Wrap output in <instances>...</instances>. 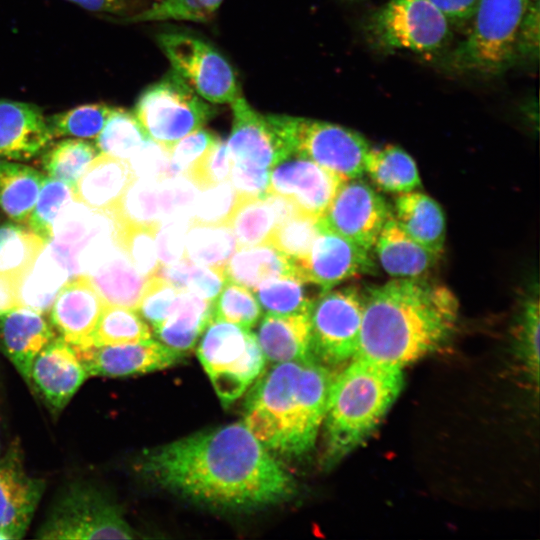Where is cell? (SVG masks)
<instances>
[{"mask_svg":"<svg viewBox=\"0 0 540 540\" xmlns=\"http://www.w3.org/2000/svg\"><path fill=\"white\" fill-rule=\"evenodd\" d=\"M138 470L187 501L220 511H248L290 499L296 485L244 423L201 430L144 450Z\"/></svg>","mask_w":540,"mask_h":540,"instance_id":"6da1fadb","label":"cell"},{"mask_svg":"<svg viewBox=\"0 0 540 540\" xmlns=\"http://www.w3.org/2000/svg\"><path fill=\"white\" fill-rule=\"evenodd\" d=\"M458 309L450 289L421 278H394L373 287L363 296L355 356L403 369L450 338Z\"/></svg>","mask_w":540,"mask_h":540,"instance_id":"7a4b0ae2","label":"cell"},{"mask_svg":"<svg viewBox=\"0 0 540 540\" xmlns=\"http://www.w3.org/2000/svg\"><path fill=\"white\" fill-rule=\"evenodd\" d=\"M333 377L316 360L276 363L253 386L244 424L272 454H307L323 424Z\"/></svg>","mask_w":540,"mask_h":540,"instance_id":"3957f363","label":"cell"},{"mask_svg":"<svg viewBox=\"0 0 540 540\" xmlns=\"http://www.w3.org/2000/svg\"><path fill=\"white\" fill-rule=\"evenodd\" d=\"M403 369L353 357L331 382L323 424L325 461H339L375 430L403 387Z\"/></svg>","mask_w":540,"mask_h":540,"instance_id":"277c9868","label":"cell"},{"mask_svg":"<svg viewBox=\"0 0 540 540\" xmlns=\"http://www.w3.org/2000/svg\"><path fill=\"white\" fill-rule=\"evenodd\" d=\"M532 0H479L466 37L447 57L459 73L497 75L516 63V43Z\"/></svg>","mask_w":540,"mask_h":540,"instance_id":"5b68a950","label":"cell"},{"mask_svg":"<svg viewBox=\"0 0 540 540\" xmlns=\"http://www.w3.org/2000/svg\"><path fill=\"white\" fill-rule=\"evenodd\" d=\"M197 356L224 405L238 399L260 376L265 365L255 333L215 319L202 333Z\"/></svg>","mask_w":540,"mask_h":540,"instance_id":"8992f818","label":"cell"},{"mask_svg":"<svg viewBox=\"0 0 540 540\" xmlns=\"http://www.w3.org/2000/svg\"><path fill=\"white\" fill-rule=\"evenodd\" d=\"M38 539H132L135 531L120 506L100 488L76 483L52 504L36 533Z\"/></svg>","mask_w":540,"mask_h":540,"instance_id":"52a82bcc","label":"cell"},{"mask_svg":"<svg viewBox=\"0 0 540 540\" xmlns=\"http://www.w3.org/2000/svg\"><path fill=\"white\" fill-rule=\"evenodd\" d=\"M216 114L174 70L139 96L134 115L148 136L168 150L187 134L202 128Z\"/></svg>","mask_w":540,"mask_h":540,"instance_id":"ba28073f","label":"cell"},{"mask_svg":"<svg viewBox=\"0 0 540 540\" xmlns=\"http://www.w3.org/2000/svg\"><path fill=\"white\" fill-rule=\"evenodd\" d=\"M451 24L427 0H388L368 18L366 33L379 50L436 53L450 41Z\"/></svg>","mask_w":540,"mask_h":540,"instance_id":"9c48e42d","label":"cell"},{"mask_svg":"<svg viewBox=\"0 0 540 540\" xmlns=\"http://www.w3.org/2000/svg\"><path fill=\"white\" fill-rule=\"evenodd\" d=\"M292 149L345 180L360 178L370 146L358 132L333 123L304 117L269 114Z\"/></svg>","mask_w":540,"mask_h":540,"instance_id":"30bf717a","label":"cell"},{"mask_svg":"<svg viewBox=\"0 0 540 540\" xmlns=\"http://www.w3.org/2000/svg\"><path fill=\"white\" fill-rule=\"evenodd\" d=\"M363 296L356 288L329 289L312 300L309 309L314 359L327 364L351 360L357 353Z\"/></svg>","mask_w":540,"mask_h":540,"instance_id":"8fae6325","label":"cell"},{"mask_svg":"<svg viewBox=\"0 0 540 540\" xmlns=\"http://www.w3.org/2000/svg\"><path fill=\"white\" fill-rule=\"evenodd\" d=\"M173 70L211 104H231L241 96L230 63L210 44L189 34L169 32L157 38Z\"/></svg>","mask_w":540,"mask_h":540,"instance_id":"7c38bea8","label":"cell"},{"mask_svg":"<svg viewBox=\"0 0 540 540\" xmlns=\"http://www.w3.org/2000/svg\"><path fill=\"white\" fill-rule=\"evenodd\" d=\"M391 213L375 189L355 178L341 185L318 225L370 251Z\"/></svg>","mask_w":540,"mask_h":540,"instance_id":"4fadbf2b","label":"cell"},{"mask_svg":"<svg viewBox=\"0 0 540 540\" xmlns=\"http://www.w3.org/2000/svg\"><path fill=\"white\" fill-rule=\"evenodd\" d=\"M233 121L226 142L233 163L271 170L292 155V149L269 115L256 111L241 96L231 104Z\"/></svg>","mask_w":540,"mask_h":540,"instance_id":"5bb4252c","label":"cell"},{"mask_svg":"<svg viewBox=\"0 0 540 540\" xmlns=\"http://www.w3.org/2000/svg\"><path fill=\"white\" fill-rule=\"evenodd\" d=\"M294 261L300 279L321 291L374 269L369 250L321 227L307 254Z\"/></svg>","mask_w":540,"mask_h":540,"instance_id":"9a60e30c","label":"cell"},{"mask_svg":"<svg viewBox=\"0 0 540 540\" xmlns=\"http://www.w3.org/2000/svg\"><path fill=\"white\" fill-rule=\"evenodd\" d=\"M345 181L311 160L291 155L271 169L268 193L284 197L298 212L319 219Z\"/></svg>","mask_w":540,"mask_h":540,"instance_id":"2e32d148","label":"cell"},{"mask_svg":"<svg viewBox=\"0 0 540 540\" xmlns=\"http://www.w3.org/2000/svg\"><path fill=\"white\" fill-rule=\"evenodd\" d=\"M88 376L122 377L166 369L183 353L158 340L87 347H72Z\"/></svg>","mask_w":540,"mask_h":540,"instance_id":"e0dca14e","label":"cell"},{"mask_svg":"<svg viewBox=\"0 0 540 540\" xmlns=\"http://www.w3.org/2000/svg\"><path fill=\"white\" fill-rule=\"evenodd\" d=\"M44 488L43 479L26 473L18 451L0 458V539L24 536Z\"/></svg>","mask_w":540,"mask_h":540,"instance_id":"ac0fdd59","label":"cell"},{"mask_svg":"<svg viewBox=\"0 0 540 540\" xmlns=\"http://www.w3.org/2000/svg\"><path fill=\"white\" fill-rule=\"evenodd\" d=\"M104 307L89 277L78 274L59 290L49 310L51 326L72 347L90 346Z\"/></svg>","mask_w":540,"mask_h":540,"instance_id":"d6986e66","label":"cell"},{"mask_svg":"<svg viewBox=\"0 0 540 540\" xmlns=\"http://www.w3.org/2000/svg\"><path fill=\"white\" fill-rule=\"evenodd\" d=\"M74 349L56 336L35 357L30 386L53 411H61L88 378Z\"/></svg>","mask_w":540,"mask_h":540,"instance_id":"ffe728a7","label":"cell"},{"mask_svg":"<svg viewBox=\"0 0 540 540\" xmlns=\"http://www.w3.org/2000/svg\"><path fill=\"white\" fill-rule=\"evenodd\" d=\"M52 140L38 106L0 99V160L29 161L41 155Z\"/></svg>","mask_w":540,"mask_h":540,"instance_id":"44dd1931","label":"cell"},{"mask_svg":"<svg viewBox=\"0 0 540 540\" xmlns=\"http://www.w3.org/2000/svg\"><path fill=\"white\" fill-rule=\"evenodd\" d=\"M55 337L43 314L30 308L19 306L0 316V347L29 386L35 357Z\"/></svg>","mask_w":540,"mask_h":540,"instance_id":"7402d4cb","label":"cell"},{"mask_svg":"<svg viewBox=\"0 0 540 540\" xmlns=\"http://www.w3.org/2000/svg\"><path fill=\"white\" fill-rule=\"evenodd\" d=\"M134 179L127 161L99 153L79 177L72 198L91 210L109 213Z\"/></svg>","mask_w":540,"mask_h":540,"instance_id":"603a6c76","label":"cell"},{"mask_svg":"<svg viewBox=\"0 0 540 540\" xmlns=\"http://www.w3.org/2000/svg\"><path fill=\"white\" fill-rule=\"evenodd\" d=\"M265 359L274 363L315 360L309 313L265 314L256 334Z\"/></svg>","mask_w":540,"mask_h":540,"instance_id":"cb8c5ba5","label":"cell"},{"mask_svg":"<svg viewBox=\"0 0 540 540\" xmlns=\"http://www.w3.org/2000/svg\"><path fill=\"white\" fill-rule=\"evenodd\" d=\"M373 248L381 267L393 278H421L434 266L440 255L411 238L393 213L385 222Z\"/></svg>","mask_w":540,"mask_h":540,"instance_id":"d4e9b609","label":"cell"},{"mask_svg":"<svg viewBox=\"0 0 540 540\" xmlns=\"http://www.w3.org/2000/svg\"><path fill=\"white\" fill-rule=\"evenodd\" d=\"M87 276L105 305L135 311L148 280L134 269L118 245Z\"/></svg>","mask_w":540,"mask_h":540,"instance_id":"484cf974","label":"cell"},{"mask_svg":"<svg viewBox=\"0 0 540 540\" xmlns=\"http://www.w3.org/2000/svg\"><path fill=\"white\" fill-rule=\"evenodd\" d=\"M296 211L289 200L276 194L239 198L230 221L238 247L266 243L275 226Z\"/></svg>","mask_w":540,"mask_h":540,"instance_id":"4316f807","label":"cell"},{"mask_svg":"<svg viewBox=\"0 0 540 540\" xmlns=\"http://www.w3.org/2000/svg\"><path fill=\"white\" fill-rule=\"evenodd\" d=\"M226 280L253 290L265 281L294 276L295 261L268 243L239 247L224 268Z\"/></svg>","mask_w":540,"mask_h":540,"instance_id":"83f0119b","label":"cell"},{"mask_svg":"<svg viewBox=\"0 0 540 540\" xmlns=\"http://www.w3.org/2000/svg\"><path fill=\"white\" fill-rule=\"evenodd\" d=\"M395 211V219L411 238L441 254L446 221L442 208L433 198L415 190L400 193L395 200Z\"/></svg>","mask_w":540,"mask_h":540,"instance_id":"f1b7e54d","label":"cell"},{"mask_svg":"<svg viewBox=\"0 0 540 540\" xmlns=\"http://www.w3.org/2000/svg\"><path fill=\"white\" fill-rule=\"evenodd\" d=\"M72 277L69 263L47 243L19 284V306L47 313L61 287Z\"/></svg>","mask_w":540,"mask_h":540,"instance_id":"f546056e","label":"cell"},{"mask_svg":"<svg viewBox=\"0 0 540 540\" xmlns=\"http://www.w3.org/2000/svg\"><path fill=\"white\" fill-rule=\"evenodd\" d=\"M214 304L190 292L181 291L173 312L152 329L158 341L177 352L192 349L213 320Z\"/></svg>","mask_w":540,"mask_h":540,"instance_id":"4dcf8cb0","label":"cell"},{"mask_svg":"<svg viewBox=\"0 0 540 540\" xmlns=\"http://www.w3.org/2000/svg\"><path fill=\"white\" fill-rule=\"evenodd\" d=\"M45 177L31 166L0 160V208L13 222L27 224Z\"/></svg>","mask_w":540,"mask_h":540,"instance_id":"1f68e13d","label":"cell"},{"mask_svg":"<svg viewBox=\"0 0 540 540\" xmlns=\"http://www.w3.org/2000/svg\"><path fill=\"white\" fill-rule=\"evenodd\" d=\"M364 172L385 192L400 194L413 191L421 185L413 158L394 145L369 148L364 158Z\"/></svg>","mask_w":540,"mask_h":540,"instance_id":"d6a6232c","label":"cell"},{"mask_svg":"<svg viewBox=\"0 0 540 540\" xmlns=\"http://www.w3.org/2000/svg\"><path fill=\"white\" fill-rule=\"evenodd\" d=\"M229 224L190 223L186 232L185 257L195 264L223 270L238 249Z\"/></svg>","mask_w":540,"mask_h":540,"instance_id":"836d02e7","label":"cell"},{"mask_svg":"<svg viewBox=\"0 0 540 540\" xmlns=\"http://www.w3.org/2000/svg\"><path fill=\"white\" fill-rule=\"evenodd\" d=\"M47 243L26 225L15 222L1 225L0 273L20 284Z\"/></svg>","mask_w":540,"mask_h":540,"instance_id":"e575fe53","label":"cell"},{"mask_svg":"<svg viewBox=\"0 0 540 540\" xmlns=\"http://www.w3.org/2000/svg\"><path fill=\"white\" fill-rule=\"evenodd\" d=\"M98 154L94 143L68 137L44 150L41 167L46 176L62 181L73 189L86 166Z\"/></svg>","mask_w":540,"mask_h":540,"instance_id":"d590c367","label":"cell"},{"mask_svg":"<svg viewBox=\"0 0 540 540\" xmlns=\"http://www.w3.org/2000/svg\"><path fill=\"white\" fill-rule=\"evenodd\" d=\"M108 214L115 225L158 226L162 221L159 182L135 178Z\"/></svg>","mask_w":540,"mask_h":540,"instance_id":"8d00e7d4","label":"cell"},{"mask_svg":"<svg viewBox=\"0 0 540 540\" xmlns=\"http://www.w3.org/2000/svg\"><path fill=\"white\" fill-rule=\"evenodd\" d=\"M150 326L137 311L105 305L91 336V345L135 343L152 338Z\"/></svg>","mask_w":540,"mask_h":540,"instance_id":"74e56055","label":"cell"},{"mask_svg":"<svg viewBox=\"0 0 540 540\" xmlns=\"http://www.w3.org/2000/svg\"><path fill=\"white\" fill-rule=\"evenodd\" d=\"M148 137L134 114L115 108L94 144L99 153L128 161Z\"/></svg>","mask_w":540,"mask_h":540,"instance_id":"f35d334b","label":"cell"},{"mask_svg":"<svg viewBox=\"0 0 540 540\" xmlns=\"http://www.w3.org/2000/svg\"><path fill=\"white\" fill-rule=\"evenodd\" d=\"M155 275L179 291L190 292L212 302L227 281L223 270L195 264L186 257L174 264L159 266Z\"/></svg>","mask_w":540,"mask_h":540,"instance_id":"ab89813d","label":"cell"},{"mask_svg":"<svg viewBox=\"0 0 540 540\" xmlns=\"http://www.w3.org/2000/svg\"><path fill=\"white\" fill-rule=\"evenodd\" d=\"M306 284L297 277L286 276L265 281L252 292L265 314L309 313L312 300L307 295Z\"/></svg>","mask_w":540,"mask_h":540,"instance_id":"60d3db41","label":"cell"},{"mask_svg":"<svg viewBox=\"0 0 540 540\" xmlns=\"http://www.w3.org/2000/svg\"><path fill=\"white\" fill-rule=\"evenodd\" d=\"M114 109L104 103L84 104L51 115L46 118V122L53 139H95Z\"/></svg>","mask_w":540,"mask_h":540,"instance_id":"b9f144b4","label":"cell"},{"mask_svg":"<svg viewBox=\"0 0 540 540\" xmlns=\"http://www.w3.org/2000/svg\"><path fill=\"white\" fill-rule=\"evenodd\" d=\"M158 226L142 224L116 225V243L134 269L149 278L157 272L159 260L156 247Z\"/></svg>","mask_w":540,"mask_h":540,"instance_id":"7bdbcfd3","label":"cell"},{"mask_svg":"<svg viewBox=\"0 0 540 540\" xmlns=\"http://www.w3.org/2000/svg\"><path fill=\"white\" fill-rule=\"evenodd\" d=\"M71 202H73L71 187L46 176L26 226L46 242H50L55 220L62 209Z\"/></svg>","mask_w":540,"mask_h":540,"instance_id":"ee69618b","label":"cell"},{"mask_svg":"<svg viewBox=\"0 0 540 540\" xmlns=\"http://www.w3.org/2000/svg\"><path fill=\"white\" fill-rule=\"evenodd\" d=\"M318 220L296 211L275 226L266 243L293 260L300 259L307 254L319 232Z\"/></svg>","mask_w":540,"mask_h":540,"instance_id":"f6af8a7d","label":"cell"},{"mask_svg":"<svg viewBox=\"0 0 540 540\" xmlns=\"http://www.w3.org/2000/svg\"><path fill=\"white\" fill-rule=\"evenodd\" d=\"M213 319L251 329L260 319L262 309L253 292L232 281H226L213 302Z\"/></svg>","mask_w":540,"mask_h":540,"instance_id":"bcb514c9","label":"cell"},{"mask_svg":"<svg viewBox=\"0 0 540 540\" xmlns=\"http://www.w3.org/2000/svg\"><path fill=\"white\" fill-rule=\"evenodd\" d=\"M239 196L229 180L199 190L191 215L192 223L229 224Z\"/></svg>","mask_w":540,"mask_h":540,"instance_id":"7dc6e473","label":"cell"},{"mask_svg":"<svg viewBox=\"0 0 540 540\" xmlns=\"http://www.w3.org/2000/svg\"><path fill=\"white\" fill-rule=\"evenodd\" d=\"M180 292L161 277L153 275L147 280L137 312L154 329L173 312Z\"/></svg>","mask_w":540,"mask_h":540,"instance_id":"c3c4849f","label":"cell"},{"mask_svg":"<svg viewBox=\"0 0 540 540\" xmlns=\"http://www.w3.org/2000/svg\"><path fill=\"white\" fill-rule=\"evenodd\" d=\"M233 165L226 142L221 139L183 175L199 190L227 181Z\"/></svg>","mask_w":540,"mask_h":540,"instance_id":"681fc988","label":"cell"},{"mask_svg":"<svg viewBox=\"0 0 540 540\" xmlns=\"http://www.w3.org/2000/svg\"><path fill=\"white\" fill-rule=\"evenodd\" d=\"M539 299L537 294L528 297L522 307L518 322V339L521 355L531 379H539Z\"/></svg>","mask_w":540,"mask_h":540,"instance_id":"f907efd6","label":"cell"},{"mask_svg":"<svg viewBox=\"0 0 540 540\" xmlns=\"http://www.w3.org/2000/svg\"><path fill=\"white\" fill-rule=\"evenodd\" d=\"M219 140L216 134L203 127L181 138L168 150V178L183 175Z\"/></svg>","mask_w":540,"mask_h":540,"instance_id":"816d5d0a","label":"cell"},{"mask_svg":"<svg viewBox=\"0 0 540 540\" xmlns=\"http://www.w3.org/2000/svg\"><path fill=\"white\" fill-rule=\"evenodd\" d=\"M159 188L162 221L171 218H188L191 220L194 202L199 189L184 175L160 181Z\"/></svg>","mask_w":540,"mask_h":540,"instance_id":"f5cc1de1","label":"cell"},{"mask_svg":"<svg viewBox=\"0 0 540 540\" xmlns=\"http://www.w3.org/2000/svg\"><path fill=\"white\" fill-rule=\"evenodd\" d=\"M212 18L197 0H157L146 10L130 17L131 22L184 20L205 22Z\"/></svg>","mask_w":540,"mask_h":540,"instance_id":"db71d44e","label":"cell"},{"mask_svg":"<svg viewBox=\"0 0 540 540\" xmlns=\"http://www.w3.org/2000/svg\"><path fill=\"white\" fill-rule=\"evenodd\" d=\"M135 178L160 182L168 178L169 151L148 137L128 159Z\"/></svg>","mask_w":540,"mask_h":540,"instance_id":"11a10c76","label":"cell"},{"mask_svg":"<svg viewBox=\"0 0 540 540\" xmlns=\"http://www.w3.org/2000/svg\"><path fill=\"white\" fill-rule=\"evenodd\" d=\"M190 223L188 218H171L158 225L155 237L159 266L171 265L185 258V239Z\"/></svg>","mask_w":540,"mask_h":540,"instance_id":"9f6ffc18","label":"cell"},{"mask_svg":"<svg viewBox=\"0 0 540 540\" xmlns=\"http://www.w3.org/2000/svg\"><path fill=\"white\" fill-rule=\"evenodd\" d=\"M271 170L233 163L229 181L239 198H258L268 194Z\"/></svg>","mask_w":540,"mask_h":540,"instance_id":"6f0895ef","label":"cell"},{"mask_svg":"<svg viewBox=\"0 0 540 540\" xmlns=\"http://www.w3.org/2000/svg\"><path fill=\"white\" fill-rule=\"evenodd\" d=\"M540 1L532 0L521 23L517 43V60H536L539 54Z\"/></svg>","mask_w":540,"mask_h":540,"instance_id":"680465c9","label":"cell"},{"mask_svg":"<svg viewBox=\"0 0 540 540\" xmlns=\"http://www.w3.org/2000/svg\"><path fill=\"white\" fill-rule=\"evenodd\" d=\"M434 5L451 25L464 26L470 23L479 0H427Z\"/></svg>","mask_w":540,"mask_h":540,"instance_id":"91938a15","label":"cell"},{"mask_svg":"<svg viewBox=\"0 0 540 540\" xmlns=\"http://www.w3.org/2000/svg\"><path fill=\"white\" fill-rule=\"evenodd\" d=\"M19 282L6 274L0 273V316L19 307Z\"/></svg>","mask_w":540,"mask_h":540,"instance_id":"94428289","label":"cell"},{"mask_svg":"<svg viewBox=\"0 0 540 540\" xmlns=\"http://www.w3.org/2000/svg\"><path fill=\"white\" fill-rule=\"evenodd\" d=\"M93 12L116 13L124 9L125 0H68Z\"/></svg>","mask_w":540,"mask_h":540,"instance_id":"6125c7cd","label":"cell"},{"mask_svg":"<svg viewBox=\"0 0 540 540\" xmlns=\"http://www.w3.org/2000/svg\"><path fill=\"white\" fill-rule=\"evenodd\" d=\"M202 7L209 12L210 14H213L218 7L221 5L223 0H197Z\"/></svg>","mask_w":540,"mask_h":540,"instance_id":"be15d7a7","label":"cell"}]
</instances>
